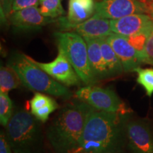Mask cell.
<instances>
[{
	"label": "cell",
	"mask_w": 153,
	"mask_h": 153,
	"mask_svg": "<svg viewBox=\"0 0 153 153\" xmlns=\"http://www.w3.org/2000/svg\"><path fill=\"white\" fill-rule=\"evenodd\" d=\"M123 114L94 109L86 120L81 138L72 153H114L121 140Z\"/></svg>",
	"instance_id": "obj_1"
},
{
	"label": "cell",
	"mask_w": 153,
	"mask_h": 153,
	"mask_svg": "<svg viewBox=\"0 0 153 153\" xmlns=\"http://www.w3.org/2000/svg\"><path fill=\"white\" fill-rule=\"evenodd\" d=\"M94 109L80 100L62 108L47 131V137L55 152L72 153L75 150L88 116Z\"/></svg>",
	"instance_id": "obj_2"
},
{
	"label": "cell",
	"mask_w": 153,
	"mask_h": 153,
	"mask_svg": "<svg viewBox=\"0 0 153 153\" xmlns=\"http://www.w3.org/2000/svg\"><path fill=\"white\" fill-rule=\"evenodd\" d=\"M7 65L18 73L23 85L30 90L48 94L55 97L69 98L70 91L66 86L51 77L36 65L29 56L23 53H14L9 59Z\"/></svg>",
	"instance_id": "obj_3"
},
{
	"label": "cell",
	"mask_w": 153,
	"mask_h": 153,
	"mask_svg": "<svg viewBox=\"0 0 153 153\" xmlns=\"http://www.w3.org/2000/svg\"><path fill=\"white\" fill-rule=\"evenodd\" d=\"M31 113L18 111L13 114L7 127V137L15 153H30L37 145L40 131Z\"/></svg>",
	"instance_id": "obj_4"
},
{
	"label": "cell",
	"mask_w": 153,
	"mask_h": 153,
	"mask_svg": "<svg viewBox=\"0 0 153 153\" xmlns=\"http://www.w3.org/2000/svg\"><path fill=\"white\" fill-rule=\"evenodd\" d=\"M54 36L57 48L64 52L82 82L87 85L96 83L89 66L87 45L84 38L72 31L55 32Z\"/></svg>",
	"instance_id": "obj_5"
},
{
	"label": "cell",
	"mask_w": 153,
	"mask_h": 153,
	"mask_svg": "<svg viewBox=\"0 0 153 153\" xmlns=\"http://www.w3.org/2000/svg\"><path fill=\"white\" fill-rule=\"evenodd\" d=\"M76 98L95 109L125 115L128 112L124 103L108 88L87 85L76 91Z\"/></svg>",
	"instance_id": "obj_6"
},
{
	"label": "cell",
	"mask_w": 153,
	"mask_h": 153,
	"mask_svg": "<svg viewBox=\"0 0 153 153\" xmlns=\"http://www.w3.org/2000/svg\"><path fill=\"white\" fill-rule=\"evenodd\" d=\"M150 12V7L139 0H101L96 3L95 14L110 20Z\"/></svg>",
	"instance_id": "obj_7"
},
{
	"label": "cell",
	"mask_w": 153,
	"mask_h": 153,
	"mask_svg": "<svg viewBox=\"0 0 153 153\" xmlns=\"http://www.w3.org/2000/svg\"><path fill=\"white\" fill-rule=\"evenodd\" d=\"M29 57L36 65L62 85L71 87L79 86L81 84V79L61 49L58 48L57 57L50 62H39Z\"/></svg>",
	"instance_id": "obj_8"
},
{
	"label": "cell",
	"mask_w": 153,
	"mask_h": 153,
	"mask_svg": "<svg viewBox=\"0 0 153 153\" xmlns=\"http://www.w3.org/2000/svg\"><path fill=\"white\" fill-rule=\"evenodd\" d=\"M106 40L119 58L125 72L135 71L143 63L142 55L125 36L112 33L107 36Z\"/></svg>",
	"instance_id": "obj_9"
},
{
	"label": "cell",
	"mask_w": 153,
	"mask_h": 153,
	"mask_svg": "<svg viewBox=\"0 0 153 153\" xmlns=\"http://www.w3.org/2000/svg\"><path fill=\"white\" fill-rule=\"evenodd\" d=\"M112 32L131 37L153 28V19L149 14H135L110 20Z\"/></svg>",
	"instance_id": "obj_10"
},
{
	"label": "cell",
	"mask_w": 153,
	"mask_h": 153,
	"mask_svg": "<svg viewBox=\"0 0 153 153\" xmlns=\"http://www.w3.org/2000/svg\"><path fill=\"white\" fill-rule=\"evenodd\" d=\"M8 21L14 28L26 30L40 29L48 24L57 22V19L44 16L40 12L38 6H33L14 11Z\"/></svg>",
	"instance_id": "obj_11"
},
{
	"label": "cell",
	"mask_w": 153,
	"mask_h": 153,
	"mask_svg": "<svg viewBox=\"0 0 153 153\" xmlns=\"http://www.w3.org/2000/svg\"><path fill=\"white\" fill-rule=\"evenodd\" d=\"M129 146L135 153H153V135L150 128L138 120L131 121L126 126Z\"/></svg>",
	"instance_id": "obj_12"
},
{
	"label": "cell",
	"mask_w": 153,
	"mask_h": 153,
	"mask_svg": "<svg viewBox=\"0 0 153 153\" xmlns=\"http://www.w3.org/2000/svg\"><path fill=\"white\" fill-rule=\"evenodd\" d=\"M61 30L75 32L83 38H106L113 33L110 19L103 18L96 14L85 22L75 25H69Z\"/></svg>",
	"instance_id": "obj_13"
},
{
	"label": "cell",
	"mask_w": 153,
	"mask_h": 153,
	"mask_svg": "<svg viewBox=\"0 0 153 153\" xmlns=\"http://www.w3.org/2000/svg\"><path fill=\"white\" fill-rule=\"evenodd\" d=\"M95 0H69L67 16L57 18L60 30L69 25H75L91 18L96 11Z\"/></svg>",
	"instance_id": "obj_14"
},
{
	"label": "cell",
	"mask_w": 153,
	"mask_h": 153,
	"mask_svg": "<svg viewBox=\"0 0 153 153\" xmlns=\"http://www.w3.org/2000/svg\"><path fill=\"white\" fill-rule=\"evenodd\" d=\"M87 45L89 66L95 82L110 77L106 62L101 53L99 38L85 37Z\"/></svg>",
	"instance_id": "obj_15"
},
{
	"label": "cell",
	"mask_w": 153,
	"mask_h": 153,
	"mask_svg": "<svg viewBox=\"0 0 153 153\" xmlns=\"http://www.w3.org/2000/svg\"><path fill=\"white\" fill-rule=\"evenodd\" d=\"M30 113L36 119L45 123L49 116L58 108V104L48 96L37 92L29 101Z\"/></svg>",
	"instance_id": "obj_16"
},
{
	"label": "cell",
	"mask_w": 153,
	"mask_h": 153,
	"mask_svg": "<svg viewBox=\"0 0 153 153\" xmlns=\"http://www.w3.org/2000/svg\"><path fill=\"white\" fill-rule=\"evenodd\" d=\"M99 41L103 57L111 76H117L121 74L124 71L123 65L114 49L107 41L106 37L99 38Z\"/></svg>",
	"instance_id": "obj_17"
},
{
	"label": "cell",
	"mask_w": 153,
	"mask_h": 153,
	"mask_svg": "<svg viewBox=\"0 0 153 153\" xmlns=\"http://www.w3.org/2000/svg\"><path fill=\"white\" fill-rule=\"evenodd\" d=\"M19 74L11 67L1 66L0 69V92L8 93L22 85Z\"/></svg>",
	"instance_id": "obj_18"
},
{
	"label": "cell",
	"mask_w": 153,
	"mask_h": 153,
	"mask_svg": "<svg viewBox=\"0 0 153 153\" xmlns=\"http://www.w3.org/2000/svg\"><path fill=\"white\" fill-rule=\"evenodd\" d=\"M38 9L42 15L52 19H57L65 14L61 0H40Z\"/></svg>",
	"instance_id": "obj_19"
},
{
	"label": "cell",
	"mask_w": 153,
	"mask_h": 153,
	"mask_svg": "<svg viewBox=\"0 0 153 153\" xmlns=\"http://www.w3.org/2000/svg\"><path fill=\"white\" fill-rule=\"evenodd\" d=\"M135 72L137 74V83L142 86L148 97H152L153 94V69L138 68Z\"/></svg>",
	"instance_id": "obj_20"
},
{
	"label": "cell",
	"mask_w": 153,
	"mask_h": 153,
	"mask_svg": "<svg viewBox=\"0 0 153 153\" xmlns=\"http://www.w3.org/2000/svg\"><path fill=\"white\" fill-rule=\"evenodd\" d=\"M13 104L8 93L0 92V123L7 126L13 116Z\"/></svg>",
	"instance_id": "obj_21"
},
{
	"label": "cell",
	"mask_w": 153,
	"mask_h": 153,
	"mask_svg": "<svg viewBox=\"0 0 153 153\" xmlns=\"http://www.w3.org/2000/svg\"><path fill=\"white\" fill-rule=\"evenodd\" d=\"M143 63L153 65V29L149 35L143 55Z\"/></svg>",
	"instance_id": "obj_22"
},
{
	"label": "cell",
	"mask_w": 153,
	"mask_h": 153,
	"mask_svg": "<svg viewBox=\"0 0 153 153\" xmlns=\"http://www.w3.org/2000/svg\"><path fill=\"white\" fill-rule=\"evenodd\" d=\"M14 0H0L1 22L5 23L9 19L13 10Z\"/></svg>",
	"instance_id": "obj_23"
},
{
	"label": "cell",
	"mask_w": 153,
	"mask_h": 153,
	"mask_svg": "<svg viewBox=\"0 0 153 153\" xmlns=\"http://www.w3.org/2000/svg\"><path fill=\"white\" fill-rule=\"evenodd\" d=\"M39 2L40 0H14L12 12L33 6L38 7Z\"/></svg>",
	"instance_id": "obj_24"
},
{
	"label": "cell",
	"mask_w": 153,
	"mask_h": 153,
	"mask_svg": "<svg viewBox=\"0 0 153 153\" xmlns=\"http://www.w3.org/2000/svg\"><path fill=\"white\" fill-rule=\"evenodd\" d=\"M11 145L9 144L7 135L1 133L0 135V153H11Z\"/></svg>",
	"instance_id": "obj_25"
},
{
	"label": "cell",
	"mask_w": 153,
	"mask_h": 153,
	"mask_svg": "<svg viewBox=\"0 0 153 153\" xmlns=\"http://www.w3.org/2000/svg\"><path fill=\"white\" fill-rule=\"evenodd\" d=\"M139 1H142L143 3H144L146 4L147 6H148L150 9V6L152 4V3L153 2V0H139Z\"/></svg>",
	"instance_id": "obj_26"
},
{
	"label": "cell",
	"mask_w": 153,
	"mask_h": 153,
	"mask_svg": "<svg viewBox=\"0 0 153 153\" xmlns=\"http://www.w3.org/2000/svg\"><path fill=\"white\" fill-rule=\"evenodd\" d=\"M150 11H151V12L153 11V2L152 3V4H151V6H150Z\"/></svg>",
	"instance_id": "obj_27"
},
{
	"label": "cell",
	"mask_w": 153,
	"mask_h": 153,
	"mask_svg": "<svg viewBox=\"0 0 153 153\" xmlns=\"http://www.w3.org/2000/svg\"><path fill=\"white\" fill-rule=\"evenodd\" d=\"M150 14V16H151V17H152V19H153V11H152V12H151Z\"/></svg>",
	"instance_id": "obj_28"
}]
</instances>
